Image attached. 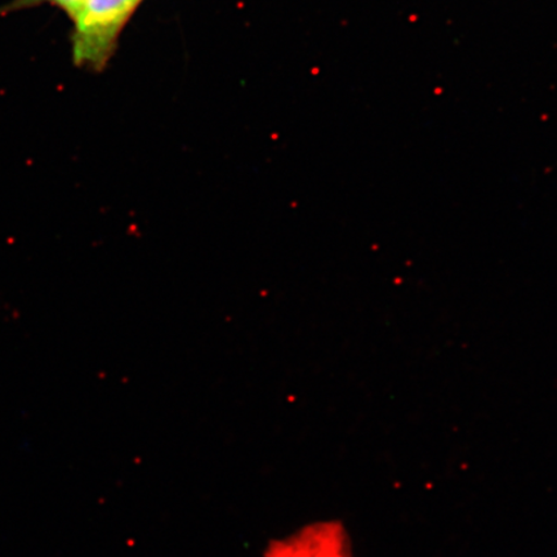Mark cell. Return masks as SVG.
Instances as JSON below:
<instances>
[{"label": "cell", "mask_w": 557, "mask_h": 557, "mask_svg": "<svg viewBox=\"0 0 557 557\" xmlns=\"http://www.w3.org/2000/svg\"><path fill=\"white\" fill-rule=\"evenodd\" d=\"M139 3L141 0H85L72 17L75 64L100 72Z\"/></svg>", "instance_id": "1"}, {"label": "cell", "mask_w": 557, "mask_h": 557, "mask_svg": "<svg viewBox=\"0 0 557 557\" xmlns=\"http://www.w3.org/2000/svg\"><path fill=\"white\" fill-rule=\"evenodd\" d=\"M261 557H354V549L343 522L318 519L270 539Z\"/></svg>", "instance_id": "2"}, {"label": "cell", "mask_w": 557, "mask_h": 557, "mask_svg": "<svg viewBox=\"0 0 557 557\" xmlns=\"http://www.w3.org/2000/svg\"><path fill=\"white\" fill-rule=\"evenodd\" d=\"M26 2L32 4L35 0H26ZM38 2H48L59 7L60 10L66 12L70 18H72L85 0H38Z\"/></svg>", "instance_id": "3"}]
</instances>
